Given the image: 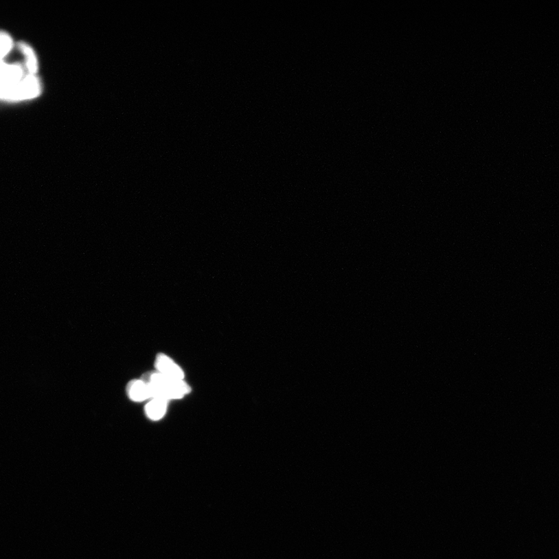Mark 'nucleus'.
<instances>
[{
	"instance_id": "obj_2",
	"label": "nucleus",
	"mask_w": 559,
	"mask_h": 559,
	"mask_svg": "<svg viewBox=\"0 0 559 559\" xmlns=\"http://www.w3.org/2000/svg\"><path fill=\"white\" fill-rule=\"evenodd\" d=\"M41 90L43 88L38 77L27 73L19 83L9 84L0 82V100L20 102L32 100L40 96Z\"/></svg>"
},
{
	"instance_id": "obj_7",
	"label": "nucleus",
	"mask_w": 559,
	"mask_h": 559,
	"mask_svg": "<svg viewBox=\"0 0 559 559\" xmlns=\"http://www.w3.org/2000/svg\"><path fill=\"white\" fill-rule=\"evenodd\" d=\"M19 49L25 58V67L28 74L37 76L38 72V60L32 47L25 41H21Z\"/></svg>"
},
{
	"instance_id": "obj_8",
	"label": "nucleus",
	"mask_w": 559,
	"mask_h": 559,
	"mask_svg": "<svg viewBox=\"0 0 559 559\" xmlns=\"http://www.w3.org/2000/svg\"><path fill=\"white\" fill-rule=\"evenodd\" d=\"M14 47V41L5 32L0 31V62L7 57Z\"/></svg>"
},
{
	"instance_id": "obj_6",
	"label": "nucleus",
	"mask_w": 559,
	"mask_h": 559,
	"mask_svg": "<svg viewBox=\"0 0 559 559\" xmlns=\"http://www.w3.org/2000/svg\"><path fill=\"white\" fill-rule=\"evenodd\" d=\"M169 401L160 398H152L146 404L145 413L148 419L152 421L162 420L168 412Z\"/></svg>"
},
{
	"instance_id": "obj_3",
	"label": "nucleus",
	"mask_w": 559,
	"mask_h": 559,
	"mask_svg": "<svg viewBox=\"0 0 559 559\" xmlns=\"http://www.w3.org/2000/svg\"><path fill=\"white\" fill-rule=\"evenodd\" d=\"M156 372L163 374V376L176 380H184L185 374L180 365L172 360L168 355L159 354L155 360Z\"/></svg>"
},
{
	"instance_id": "obj_5",
	"label": "nucleus",
	"mask_w": 559,
	"mask_h": 559,
	"mask_svg": "<svg viewBox=\"0 0 559 559\" xmlns=\"http://www.w3.org/2000/svg\"><path fill=\"white\" fill-rule=\"evenodd\" d=\"M126 393L129 400L135 402H142L152 398L150 387L142 378L130 380L127 385Z\"/></svg>"
},
{
	"instance_id": "obj_1",
	"label": "nucleus",
	"mask_w": 559,
	"mask_h": 559,
	"mask_svg": "<svg viewBox=\"0 0 559 559\" xmlns=\"http://www.w3.org/2000/svg\"><path fill=\"white\" fill-rule=\"evenodd\" d=\"M141 378L150 387L152 398H163L168 401L181 400L192 391V389L184 380L165 377L156 371L146 373Z\"/></svg>"
},
{
	"instance_id": "obj_4",
	"label": "nucleus",
	"mask_w": 559,
	"mask_h": 559,
	"mask_svg": "<svg viewBox=\"0 0 559 559\" xmlns=\"http://www.w3.org/2000/svg\"><path fill=\"white\" fill-rule=\"evenodd\" d=\"M27 73L25 67L20 63H7L3 61L0 62V82L19 83L25 78Z\"/></svg>"
}]
</instances>
